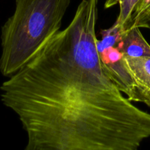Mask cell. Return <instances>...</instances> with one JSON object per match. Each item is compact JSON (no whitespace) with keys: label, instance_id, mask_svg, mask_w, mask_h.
Segmentation results:
<instances>
[{"label":"cell","instance_id":"2","mask_svg":"<svg viewBox=\"0 0 150 150\" xmlns=\"http://www.w3.org/2000/svg\"><path fill=\"white\" fill-rule=\"evenodd\" d=\"M71 0H16L1 29L0 73L10 77L60 31Z\"/></svg>","mask_w":150,"mask_h":150},{"label":"cell","instance_id":"3","mask_svg":"<svg viewBox=\"0 0 150 150\" xmlns=\"http://www.w3.org/2000/svg\"><path fill=\"white\" fill-rule=\"evenodd\" d=\"M122 33L117 21L108 29H102L101 39L96 41L97 49L105 74L129 100L134 102V82L120 47Z\"/></svg>","mask_w":150,"mask_h":150},{"label":"cell","instance_id":"7","mask_svg":"<svg viewBox=\"0 0 150 150\" xmlns=\"http://www.w3.org/2000/svg\"><path fill=\"white\" fill-rule=\"evenodd\" d=\"M149 29H150V26H149Z\"/></svg>","mask_w":150,"mask_h":150},{"label":"cell","instance_id":"1","mask_svg":"<svg viewBox=\"0 0 150 150\" xmlns=\"http://www.w3.org/2000/svg\"><path fill=\"white\" fill-rule=\"evenodd\" d=\"M98 0H81L68 26L0 86L2 103L27 134L24 150H139L150 114L103 70Z\"/></svg>","mask_w":150,"mask_h":150},{"label":"cell","instance_id":"6","mask_svg":"<svg viewBox=\"0 0 150 150\" xmlns=\"http://www.w3.org/2000/svg\"><path fill=\"white\" fill-rule=\"evenodd\" d=\"M142 0H106L104 4L105 9L111 8L118 4L120 6V13L117 17V23L122 32L125 31L127 23L133 11Z\"/></svg>","mask_w":150,"mask_h":150},{"label":"cell","instance_id":"4","mask_svg":"<svg viewBox=\"0 0 150 150\" xmlns=\"http://www.w3.org/2000/svg\"><path fill=\"white\" fill-rule=\"evenodd\" d=\"M125 61L134 82V102L150 106V57H125Z\"/></svg>","mask_w":150,"mask_h":150},{"label":"cell","instance_id":"5","mask_svg":"<svg viewBox=\"0 0 150 150\" xmlns=\"http://www.w3.org/2000/svg\"><path fill=\"white\" fill-rule=\"evenodd\" d=\"M120 47L126 57H150V45L139 27L130 28L122 32Z\"/></svg>","mask_w":150,"mask_h":150}]
</instances>
